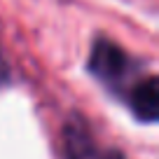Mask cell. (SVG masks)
<instances>
[{
    "label": "cell",
    "mask_w": 159,
    "mask_h": 159,
    "mask_svg": "<svg viewBox=\"0 0 159 159\" xmlns=\"http://www.w3.org/2000/svg\"><path fill=\"white\" fill-rule=\"evenodd\" d=\"M126 68H129V59L115 42L96 40L91 56H89L91 75H96L105 84H115V82H122V77L126 75Z\"/></svg>",
    "instance_id": "1"
},
{
    "label": "cell",
    "mask_w": 159,
    "mask_h": 159,
    "mask_svg": "<svg viewBox=\"0 0 159 159\" xmlns=\"http://www.w3.org/2000/svg\"><path fill=\"white\" fill-rule=\"evenodd\" d=\"M129 105L134 110L136 119H140L145 124L157 122V117H159V80L154 75L140 80L138 84L131 89Z\"/></svg>",
    "instance_id": "2"
},
{
    "label": "cell",
    "mask_w": 159,
    "mask_h": 159,
    "mask_svg": "<svg viewBox=\"0 0 159 159\" xmlns=\"http://www.w3.org/2000/svg\"><path fill=\"white\" fill-rule=\"evenodd\" d=\"M63 143H66V152L68 159H87L94 157V140H91L89 126L82 119H70L68 126L63 131Z\"/></svg>",
    "instance_id": "3"
},
{
    "label": "cell",
    "mask_w": 159,
    "mask_h": 159,
    "mask_svg": "<svg viewBox=\"0 0 159 159\" xmlns=\"http://www.w3.org/2000/svg\"><path fill=\"white\" fill-rule=\"evenodd\" d=\"M96 159H124V157H122V152H117V150H112V152H105L103 157H96Z\"/></svg>",
    "instance_id": "4"
}]
</instances>
